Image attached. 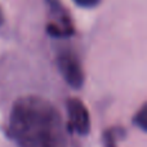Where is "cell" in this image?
I'll list each match as a JSON object with an SVG mask.
<instances>
[{
	"label": "cell",
	"instance_id": "6da1fadb",
	"mask_svg": "<svg viewBox=\"0 0 147 147\" xmlns=\"http://www.w3.org/2000/svg\"><path fill=\"white\" fill-rule=\"evenodd\" d=\"M8 136L17 147H67L61 112L51 101L39 96H25L14 101Z\"/></svg>",
	"mask_w": 147,
	"mask_h": 147
},
{
	"label": "cell",
	"instance_id": "7a4b0ae2",
	"mask_svg": "<svg viewBox=\"0 0 147 147\" xmlns=\"http://www.w3.org/2000/svg\"><path fill=\"white\" fill-rule=\"evenodd\" d=\"M58 71L62 75L63 80L72 89H80L84 85L85 75L79 58L71 52H62L57 57Z\"/></svg>",
	"mask_w": 147,
	"mask_h": 147
},
{
	"label": "cell",
	"instance_id": "3957f363",
	"mask_svg": "<svg viewBox=\"0 0 147 147\" xmlns=\"http://www.w3.org/2000/svg\"><path fill=\"white\" fill-rule=\"evenodd\" d=\"M67 109V127L72 133H76L80 137H85L90 132V115L83 103V101L79 98H70L66 103Z\"/></svg>",
	"mask_w": 147,
	"mask_h": 147
},
{
	"label": "cell",
	"instance_id": "277c9868",
	"mask_svg": "<svg viewBox=\"0 0 147 147\" xmlns=\"http://www.w3.org/2000/svg\"><path fill=\"white\" fill-rule=\"evenodd\" d=\"M125 137V130L120 127L107 129L102 134V147H117V141Z\"/></svg>",
	"mask_w": 147,
	"mask_h": 147
},
{
	"label": "cell",
	"instance_id": "5b68a950",
	"mask_svg": "<svg viewBox=\"0 0 147 147\" xmlns=\"http://www.w3.org/2000/svg\"><path fill=\"white\" fill-rule=\"evenodd\" d=\"M132 123L134 127L141 129L143 133L147 132V103H143L141 106V109L136 112V115L133 116Z\"/></svg>",
	"mask_w": 147,
	"mask_h": 147
},
{
	"label": "cell",
	"instance_id": "8992f818",
	"mask_svg": "<svg viewBox=\"0 0 147 147\" xmlns=\"http://www.w3.org/2000/svg\"><path fill=\"white\" fill-rule=\"evenodd\" d=\"M78 7L84 8V9H90V8H94L101 3V0H74Z\"/></svg>",
	"mask_w": 147,
	"mask_h": 147
},
{
	"label": "cell",
	"instance_id": "52a82bcc",
	"mask_svg": "<svg viewBox=\"0 0 147 147\" xmlns=\"http://www.w3.org/2000/svg\"><path fill=\"white\" fill-rule=\"evenodd\" d=\"M3 22H4V16H3V12H1V8H0V26L3 25Z\"/></svg>",
	"mask_w": 147,
	"mask_h": 147
},
{
	"label": "cell",
	"instance_id": "ba28073f",
	"mask_svg": "<svg viewBox=\"0 0 147 147\" xmlns=\"http://www.w3.org/2000/svg\"><path fill=\"white\" fill-rule=\"evenodd\" d=\"M48 1H51V3H52V1H53V0H48Z\"/></svg>",
	"mask_w": 147,
	"mask_h": 147
}]
</instances>
